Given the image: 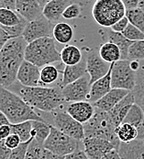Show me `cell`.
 <instances>
[{
  "label": "cell",
  "instance_id": "6da1fadb",
  "mask_svg": "<svg viewBox=\"0 0 144 159\" xmlns=\"http://www.w3.org/2000/svg\"><path fill=\"white\" fill-rule=\"evenodd\" d=\"M22 98L31 107L44 112H51L64 105L65 100L62 90L50 87H26L16 81L8 88Z\"/></svg>",
  "mask_w": 144,
  "mask_h": 159
},
{
  "label": "cell",
  "instance_id": "7a4b0ae2",
  "mask_svg": "<svg viewBox=\"0 0 144 159\" xmlns=\"http://www.w3.org/2000/svg\"><path fill=\"white\" fill-rule=\"evenodd\" d=\"M28 43L22 36L9 39L0 50V86L8 89L17 81L18 70L25 61Z\"/></svg>",
  "mask_w": 144,
  "mask_h": 159
},
{
  "label": "cell",
  "instance_id": "3957f363",
  "mask_svg": "<svg viewBox=\"0 0 144 159\" xmlns=\"http://www.w3.org/2000/svg\"><path fill=\"white\" fill-rule=\"evenodd\" d=\"M0 111L8 119L11 125L26 121L46 122L22 98L15 93L0 86Z\"/></svg>",
  "mask_w": 144,
  "mask_h": 159
},
{
  "label": "cell",
  "instance_id": "277c9868",
  "mask_svg": "<svg viewBox=\"0 0 144 159\" xmlns=\"http://www.w3.org/2000/svg\"><path fill=\"white\" fill-rule=\"evenodd\" d=\"M53 38H42L29 43L25 50V61L39 68L61 62V54Z\"/></svg>",
  "mask_w": 144,
  "mask_h": 159
},
{
  "label": "cell",
  "instance_id": "5b68a950",
  "mask_svg": "<svg viewBox=\"0 0 144 159\" xmlns=\"http://www.w3.org/2000/svg\"><path fill=\"white\" fill-rule=\"evenodd\" d=\"M84 138L97 137L106 139L114 143L117 149H118L120 141L118 140L116 134L117 126L114 124L108 112L96 109L94 116L90 121L84 125Z\"/></svg>",
  "mask_w": 144,
  "mask_h": 159
},
{
  "label": "cell",
  "instance_id": "8992f818",
  "mask_svg": "<svg viewBox=\"0 0 144 159\" xmlns=\"http://www.w3.org/2000/svg\"><path fill=\"white\" fill-rule=\"evenodd\" d=\"M127 8L122 0H96L92 7V16L101 27L111 28L126 16Z\"/></svg>",
  "mask_w": 144,
  "mask_h": 159
},
{
  "label": "cell",
  "instance_id": "52a82bcc",
  "mask_svg": "<svg viewBox=\"0 0 144 159\" xmlns=\"http://www.w3.org/2000/svg\"><path fill=\"white\" fill-rule=\"evenodd\" d=\"M80 141L65 134L53 125L50 126V133L43 143V147L58 156H67L79 150Z\"/></svg>",
  "mask_w": 144,
  "mask_h": 159
},
{
  "label": "cell",
  "instance_id": "ba28073f",
  "mask_svg": "<svg viewBox=\"0 0 144 159\" xmlns=\"http://www.w3.org/2000/svg\"><path fill=\"white\" fill-rule=\"evenodd\" d=\"M111 65L112 89H121L132 92L136 87V71L132 70L130 61L120 60L119 61Z\"/></svg>",
  "mask_w": 144,
  "mask_h": 159
},
{
  "label": "cell",
  "instance_id": "9c48e42d",
  "mask_svg": "<svg viewBox=\"0 0 144 159\" xmlns=\"http://www.w3.org/2000/svg\"><path fill=\"white\" fill-rule=\"evenodd\" d=\"M53 126L65 134L78 140L84 139V125L74 120L66 111H59L53 115Z\"/></svg>",
  "mask_w": 144,
  "mask_h": 159
},
{
  "label": "cell",
  "instance_id": "30bf717a",
  "mask_svg": "<svg viewBox=\"0 0 144 159\" xmlns=\"http://www.w3.org/2000/svg\"><path fill=\"white\" fill-rule=\"evenodd\" d=\"M54 26V23L42 15L33 21L28 22L22 37L28 44L42 38H53Z\"/></svg>",
  "mask_w": 144,
  "mask_h": 159
},
{
  "label": "cell",
  "instance_id": "8fae6325",
  "mask_svg": "<svg viewBox=\"0 0 144 159\" xmlns=\"http://www.w3.org/2000/svg\"><path fill=\"white\" fill-rule=\"evenodd\" d=\"M90 76L85 74L84 77L70 83L62 89V93L66 102H77L88 101L90 93Z\"/></svg>",
  "mask_w": 144,
  "mask_h": 159
},
{
  "label": "cell",
  "instance_id": "7c38bea8",
  "mask_svg": "<svg viewBox=\"0 0 144 159\" xmlns=\"http://www.w3.org/2000/svg\"><path fill=\"white\" fill-rule=\"evenodd\" d=\"M85 50V48H84ZM86 53V71L90 76L91 85L99 79L106 76L109 70L111 64L106 62L99 55V50L96 48L89 49L85 51Z\"/></svg>",
  "mask_w": 144,
  "mask_h": 159
},
{
  "label": "cell",
  "instance_id": "4fadbf2b",
  "mask_svg": "<svg viewBox=\"0 0 144 159\" xmlns=\"http://www.w3.org/2000/svg\"><path fill=\"white\" fill-rule=\"evenodd\" d=\"M82 142L84 151L89 159H101L110 151L118 150L114 143L102 138L86 137Z\"/></svg>",
  "mask_w": 144,
  "mask_h": 159
},
{
  "label": "cell",
  "instance_id": "5bb4252c",
  "mask_svg": "<svg viewBox=\"0 0 144 159\" xmlns=\"http://www.w3.org/2000/svg\"><path fill=\"white\" fill-rule=\"evenodd\" d=\"M17 81L26 87H37L41 84V70L36 65L24 61L21 64L17 75Z\"/></svg>",
  "mask_w": 144,
  "mask_h": 159
},
{
  "label": "cell",
  "instance_id": "9a60e30c",
  "mask_svg": "<svg viewBox=\"0 0 144 159\" xmlns=\"http://www.w3.org/2000/svg\"><path fill=\"white\" fill-rule=\"evenodd\" d=\"M95 111L96 109L94 104L88 101L71 102L66 107V112L82 125H84L90 121L94 116Z\"/></svg>",
  "mask_w": 144,
  "mask_h": 159
},
{
  "label": "cell",
  "instance_id": "2e32d148",
  "mask_svg": "<svg viewBox=\"0 0 144 159\" xmlns=\"http://www.w3.org/2000/svg\"><path fill=\"white\" fill-rule=\"evenodd\" d=\"M84 57L83 60L81 61L76 65H73V66H65L63 71V78L61 82L59 83V87L62 89H64L65 86L69 85L70 83L79 80L82 77H84L87 71H86V53L85 50L84 49Z\"/></svg>",
  "mask_w": 144,
  "mask_h": 159
},
{
  "label": "cell",
  "instance_id": "e0dca14e",
  "mask_svg": "<svg viewBox=\"0 0 144 159\" xmlns=\"http://www.w3.org/2000/svg\"><path fill=\"white\" fill-rule=\"evenodd\" d=\"M130 92L121 89H111V91L101 98L99 101L96 102L94 104V107L102 111H110L113 108L121 102L126 96L128 95Z\"/></svg>",
  "mask_w": 144,
  "mask_h": 159
},
{
  "label": "cell",
  "instance_id": "ac0fdd59",
  "mask_svg": "<svg viewBox=\"0 0 144 159\" xmlns=\"http://www.w3.org/2000/svg\"><path fill=\"white\" fill-rule=\"evenodd\" d=\"M42 10L37 0H17L16 11L28 22L42 16Z\"/></svg>",
  "mask_w": 144,
  "mask_h": 159
},
{
  "label": "cell",
  "instance_id": "d6986e66",
  "mask_svg": "<svg viewBox=\"0 0 144 159\" xmlns=\"http://www.w3.org/2000/svg\"><path fill=\"white\" fill-rule=\"evenodd\" d=\"M73 3V0H50L43 7L42 15L50 22L57 24L63 18L64 10Z\"/></svg>",
  "mask_w": 144,
  "mask_h": 159
},
{
  "label": "cell",
  "instance_id": "ffe728a7",
  "mask_svg": "<svg viewBox=\"0 0 144 159\" xmlns=\"http://www.w3.org/2000/svg\"><path fill=\"white\" fill-rule=\"evenodd\" d=\"M135 103H136V99H135L134 93L132 92H130L121 102H119L113 108L111 111H108L112 121L117 127L123 123V121L126 118L130 108Z\"/></svg>",
  "mask_w": 144,
  "mask_h": 159
},
{
  "label": "cell",
  "instance_id": "44dd1931",
  "mask_svg": "<svg viewBox=\"0 0 144 159\" xmlns=\"http://www.w3.org/2000/svg\"><path fill=\"white\" fill-rule=\"evenodd\" d=\"M111 70H112V65L110 66V70L106 76L95 81L91 85L88 102L95 103L96 102L99 101L101 98H103L111 91V89H112V87H111Z\"/></svg>",
  "mask_w": 144,
  "mask_h": 159
},
{
  "label": "cell",
  "instance_id": "7402d4cb",
  "mask_svg": "<svg viewBox=\"0 0 144 159\" xmlns=\"http://www.w3.org/2000/svg\"><path fill=\"white\" fill-rule=\"evenodd\" d=\"M118 152L121 159H144L143 140L136 139L130 143H120Z\"/></svg>",
  "mask_w": 144,
  "mask_h": 159
},
{
  "label": "cell",
  "instance_id": "603a6c76",
  "mask_svg": "<svg viewBox=\"0 0 144 159\" xmlns=\"http://www.w3.org/2000/svg\"><path fill=\"white\" fill-rule=\"evenodd\" d=\"M28 22L16 10L2 7L0 8V27L5 30Z\"/></svg>",
  "mask_w": 144,
  "mask_h": 159
},
{
  "label": "cell",
  "instance_id": "cb8c5ba5",
  "mask_svg": "<svg viewBox=\"0 0 144 159\" xmlns=\"http://www.w3.org/2000/svg\"><path fill=\"white\" fill-rule=\"evenodd\" d=\"M107 36H108V41L116 44L119 48L120 52H121V60L123 61L128 60L129 48L131 47L133 42L128 40V39H126L122 33L113 31L112 30H108L107 31Z\"/></svg>",
  "mask_w": 144,
  "mask_h": 159
},
{
  "label": "cell",
  "instance_id": "d4e9b609",
  "mask_svg": "<svg viewBox=\"0 0 144 159\" xmlns=\"http://www.w3.org/2000/svg\"><path fill=\"white\" fill-rule=\"evenodd\" d=\"M61 54V61L65 66H73L76 65L83 60L84 53H82L81 49L74 45H66L60 52Z\"/></svg>",
  "mask_w": 144,
  "mask_h": 159
},
{
  "label": "cell",
  "instance_id": "484cf974",
  "mask_svg": "<svg viewBox=\"0 0 144 159\" xmlns=\"http://www.w3.org/2000/svg\"><path fill=\"white\" fill-rule=\"evenodd\" d=\"M100 57L108 63H116L121 60V52L119 48L110 41L103 43L99 48Z\"/></svg>",
  "mask_w": 144,
  "mask_h": 159
},
{
  "label": "cell",
  "instance_id": "4316f807",
  "mask_svg": "<svg viewBox=\"0 0 144 159\" xmlns=\"http://www.w3.org/2000/svg\"><path fill=\"white\" fill-rule=\"evenodd\" d=\"M74 38V30L68 23L59 22L53 29V39L61 44H68Z\"/></svg>",
  "mask_w": 144,
  "mask_h": 159
},
{
  "label": "cell",
  "instance_id": "83f0119b",
  "mask_svg": "<svg viewBox=\"0 0 144 159\" xmlns=\"http://www.w3.org/2000/svg\"><path fill=\"white\" fill-rule=\"evenodd\" d=\"M116 134L120 143H130L138 139L137 127L127 123H122L118 125L116 130Z\"/></svg>",
  "mask_w": 144,
  "mask_h": 159
},
{
  "label": "cell",
  "instance_id": "f1b7e54d",
  "mask_svg": "<svg viewBox=\"0 0 144 159\" xmlns=\"http://www.w3.org/2000/svg\"><path fill=\"white\" fill-rule=\"evenodd\" d=\"M50 126L46 122L32 121V137L39 143L42 144L46 141L50 133Z\"/></svg>",
  "mask_w": 144,
  "mask_h": 159
},
{
  "label": "cell",
  "instance_id": "f546056e",
  "mask_svg": "<svg viewBox=\"0 0 144 159\" xmlns=\"http://www.w3.org/2000/svg\"><path fill=\"white\" fill-rule=\"evenodd\" d=\"M12 134H17L21 142H28L32 138V121H26L16 125H11Z\"/></svg>",
  "mask_w": 144,
  "mask_h": 159
},
{
  "label": "cell",
  "instance_id": "4dcf8cb0",
  "mask_svg": "<svg viewBox=\"0 0 144 159\" xmlns=\"http://www.w3.org/2000/svg\"><path fill=\"white\" fill-rule=\"evenodd\" d=\"M144 120L143 109L137 103L133 104L132 107L128 112L126 118L124 119L123 123L130 124L135 127H139Z\"/></svg>",
  "mask_w": 144,
  "mask_h": 159
},
{
  "label": "cell",
  "instance_id": "1f68e13d",
  "mask_svg": "<svg viewBox=\"0 0 144 159\" xmlns=\"http://www.w3.org/2000/svg\"><path fill=\"white\" fill-rule=\"evenodd\" d=\"M59 77V70L56 66L47 65L41 69V84L50 85L54 83Z\"/></svg>",
  "mask_w": 144,
  "mask_h": 159
},
{
  "label": "cell",
  "instance_id": "d6a6232c",
  "mask_svg": "<svg viewBox=\"0 0 144 159\" xmlns=\"http://www.w3.org/2000/svg\"><path fill=\"white\" fill-rule=\"evenodd\" d=\"M126 16L130 24L138 28L144 34V10L140 7L128 9L126 12Z\"/></svg>",
  "mask_w": 144,
  "mask_h": 159
},
{
  "label": "cell",
  "instance_id": "836d02e7",
  "mask_svg": "<svg viewBox=\"0 0 144 159\" xmlns=\"http://www.w3.org/2000/svg\"><path fill=\"white\" fill-rule=\"evenodd\" d=\"M132 93L136 100L144 97V61H141L140 68L136 71V87Z\"/></svg>",
  "mask_w": 144,
  "mask_h": 159
},
{
  "label": "cell",
  "instance_id": "e575fe53",
  "mask_svg": "<svg viewBox=\"0 0 144 159\" xmlns=\"http://www.w3.org/2000/svg\"><path fill=\"white\" fill-rule=\"evenodd\" d=\"M128 61H144V39L132 43L128 51Z\"/></svg>",
  "mask_w": 144,
  "mask_h": 159
},
{
  "label": "cell",
  "instance_id": "d590c367",
  "mask_svg": "<svg viewBox=\"0 0 144 159\" xmlns=\"http://www.w3.org/2000/svg\"><path fill=\"white\" fill-rule=\"evenodd\" d=\"M122 34L124 35V37L126 39H128V40H130L132 42L144 39L143 33L138 28H136L135 26H133L130 23L128 24V27L126 28V30L122 32Z\"/></svg>",
  "mask_w": 144,
  "mask_h": 159
},
{
  "label": "cell",
  "instance_id": "8d00e7d4",
  "mask_svg": "<svg viewBox=\"0 0 144 159\" xmlns=\"http://www.w3.org/2000/svg\"><path fill=\"white\" fill-rule=\"evenodd\" d=\"M42 150H43V145L38 143L33 138L28 148V152L25 159H41Z\"/></svg>",
  "mask_w": 144,
  "mask_h": 159
},
{
  "label": "cell",
  "instance_id": "74e56055",
  "mask_svg": "<svg viewBox=\"0 0 144 159\" xmlns=\"http://www.w3.org/2000/svg\"><path fill=\"white\" fill-rule=\"evenodd\" d=\"M32 139L30 140V141H28V142L21 143L17 148L13 149L8 159H25L26 155H27V152H28V148L30 146V143H31Z\"/></svg>",
  "mask_w": 144,
  "mask_h": 159
},
{
  "label": "cell",
  "instance_id": "f35d334b",
  "mask_svg": "<svg viewBox=\"0 0 144 159\" xmlns=\"http://www.w3.org/2000/svg\"><path fill=\"white\" fill-rule=\"evenodd\" d=\"M81 6L78 3H72L64 10L63 18L64 19H74L81 15Z\"/></svg>",
  "mask_w": 144,
  "mask_h": 159
},
{
  "label": "cell",
  "instance_id": "ab89813d",
  "mask_svg": "<svg viewBox=\"0 0 144 159\" xmlns=\"http://www.w3.org/2000/svg\"><path fill=\"white\" fill-rule=\"evenodd\" d=\"M21 143H22V142H21V139L19 138V136H18L17 134H11L5 140L6 145H7L10 150H13V149L17 148Z\"/></svg>",
  "mask_w": 144,
  "mask_h": 159
},
{
  "label": "cell",
  "instance_id": "60d3db41",
  "mask_svg": "<svg viewBox=\"0 0 144 159\" xmlns=\"http://www.w3.org/2000/svg\"><path fill=\"white\" fill-rule=\"evenodd\" d=\"M129 24L128 17L124 16L123 18H121L120 20H118L115 25H113L111 27V30L113 31L118 32V33H122L126 30V28L128 27V25Z\"/></svg>",
  "mask_w": 144,
  "mask_h": 159
},
{
  "label": "cell",
  "instance_id": "b9f144b4",
  "mask_svg": "<svg viewBox=\"0 0 144 159\" xmlns=\"http://www.w3.org/2000/svg\"><path fill=\"white\" fill-rule=\"evenodd\" d=\"M12 150H10L5 143V141L0 140V159H8L11 155Z\"/></svg>",
  "mask_w": 144,
  "mask_h": 159
},
{
  "label": "cell",
  "instance_id": "7bdbcfd3",
  "mask_svg": "<svg viewBox=\"0 0 144 159\" xmlns=\"http://www.w3.org/2000/svg\"><path fill=\"white\" fill-rule=\"evenodd\" d=\"M11 134H12L11 125L0 126V140L1 141H5Z\"/></svg>",
  "mask_w": 144,
  "mask_h": 159
},
{
  "label": "cell",
  "instance_id": "ee69618b",
  "mask_svg": "<svg viewBox=\"0 0 144 159\" xmlns=\"http://www.w3.org/2000/svg\"><path fill=\"white\" fill-rule=\"evenodd\" d=\"M64 159H89L88 157L86 156V154L84 153V150H77L75 152H74L73 154L64 156Z\"/></svg>",
  "mask_w": 144,
  "mask_h": 159
},
{
  "label": "cell",
  "instance_id": "f6af8a7d",
  "mask_svg": "<svg viewBox=\"0 0 144 159\" xmlns=\"http://www.w3.org/2000/svg\"><path fill=\"white\" fill-rule=\"evenodd\" d=\"M12 38L0 27V50L6 45V43Z\"/></svg>",
  "mask_w": 144,
  "mask_h": 159
},
{
  "label": "cell",
  "instance_id": "bcb514c9",
  "mask_svg": "<svg viewBox=\"0 0 144 159\" xmlns=\"http://www.w3.org/2000/svg\"><path fill=\"white\" fill-rule=\"evenodd\" d=\"M64 157L62 156H58V155H55L51 152H50L49 150L45 149L43 147V150H42V155H41V159H64Z\"/></svg>",
  "mask_w": 144,
  "mask_h": 159
},
{
  "label": "cell",
  "instance_id": "7dc6e473",
  "mask_svg": "<svg viewBox=\"0 0 144 159\" xmlns=\"http://www.w3.org/2000/svg\"><path fill=\"white\" fill-rule=\"evenodd\" d=\"M140 1L141 0H122V2L125 5L127 10H128V9H134V8L139 7Z\"/></svg>",
  "mask_w": 144,
  "mask_h": 159
},
{
  "label": "cell",
  "instance_id": "c3c4849f",
  "mask_svg": "<svg viewBox=\"0 0 144 159\" xmlns=\"http://www.w3.org/2000/svg\"><path fill=\"white\" fill-rule=\"evenodd\" d=\"M3 7L6 8H9L12 10H16L17 0H1Z\"/></svg>",
  "mask_w": 144,
  "mask_h": 159
},
{
  "label": "cell",
  "instance_id": "681fc988",
  "mask_svg": "<svg viewBox=\"0 0 144 159\" xmlns=\"http://www.w3.org/2000/svg\"><path fill=\"white\" fill-rule=\"evenodd\" d=\"M101 159H121L119 157V154L118 152V150H112L109 153H108L107 155H105Z\"/></svg>",
  "mask_w": 144,
  "mask_h": 159
},
{
  "label": "cell",
  "instance_id": "f907efd6",
  "mask_svg": "<svg viewBox=\"0 0 144 159\" xmlns=\"http://www.w3.org/2000/svg\"><path fill=\"white\" fill-rule=\"evenodd\" d=\"M11 125L10 122L8 121L7 117L0 111V126L2 125Z\"/></svg>",
  "mask_w": 144,
  "mask_h": 159
},
{
  "label": "cell",
  "instance_id": "816d5d0a",
  "mask_svg": "<svg viewBox=\"0 0 144 159\" xmlns=\"http://www.w3.org/2000/svg\"><path fill=\"white\" fill-rule=\"evenodd\" d=\"M137 130H138V139L144 140V120L142 125L137 128Z\"/></svg>",
  "mask_w": 144,
  "mask_h": 159
},
{
  "label": "cell",
  "instance_id": "f5cc1de1",
  "mask_svg": "<svg viewBox=\"0 0 144 159\" xmlns=\"http://www.w3.org/2000/svg\"><path fill=\"white\" fill-rule=\"evenodd\" d=\"M136 103H137V104H139V105L143 109V111H144V97H142V98H140V99H138V100H136Z\"/></svg>",
  "mask_w": 144,
  "mask_h": 159
},
{
  "label": "cell",
  "instance_id": "db71d44e",
  "mask_svg": "<svg viewBox=\"0 0 144 159\" xmlns=\"http://www.w3.org/2000/svg\"><path fill=\"white\" fill-rule=\"evenodd\" d=\"M37 1H38V3L40 4V6L43 8L50 0H37Z\"/></svg>",
  "mask_w": 144,
  "mask_h": 159
},
{
  "label": "cell",
  "instance_id": "11a10c76",
  "mask_svg": "<svg viewBox=\"0 0 144 159\" xmlns=\"http://www.w3.org/2000/svg\"><path fill=\"white\" fill-rule=\"evenodd\" d=\"M139 7H140V8H142V10H144V0H141V1H140Z\"/></svg>",
  "mask_w": 144,
  "mask_h": 159
},
{
  "label": "cell",
  "instance_id": "9f6ffc18",
  "mask_svg": "<svg viewBox=\"0 0 144 159\" xmlns=\"http://www.w3.org/2000/svg\"><path fill=\"white\" fill-rule=\"evenodd\" d=\"M2 7H3V4H2V2L0 0V8H2Z\"/></svg>",
  "mask_w": 144,
  "mask_h": 159
},
{
  "label": "cell",
  "instance_id": "6f0895ef",
  "mask_svg": "<svg viewBox=\"0 0 144 159\" xmlns=\"http://www.w3.org/2000/svg\"><path fill=\"white\" fill-rule=\"evenodd\" d=\"M143 142H144V140H143Z\"/></svg>",
  "mask_w": 144,
  "mask_h": 159
}]
</instances>
